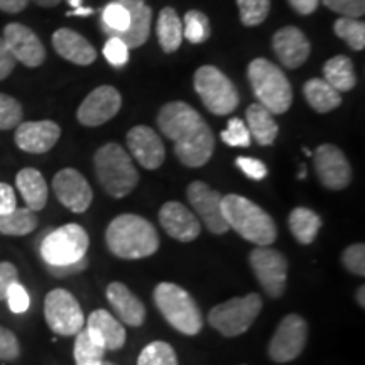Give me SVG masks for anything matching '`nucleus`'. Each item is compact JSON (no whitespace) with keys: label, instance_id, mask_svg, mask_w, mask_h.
Returning a JSON list of instances; mask_svg holds the SVG:
<instances>
[{"label":"nucleus","instance_id":"obj_1","mask_svg":"<svg viewBox=\"0 0 365 365\" xmlns=\"http://www.w3.org/2000/svg\"><path fill=\"white\" fill-rule=\"evenodd\" d=\"M159 129L175 143V153L188 168H202L215 150V137L210 125L193 107L185 102H171L158 115Z\"/></svg>","mask_w":365,"mask_h":365},{"label":"nucleus","instance_id":"obj_2","mask_svg":"<svg viewBox=\"0 0 365 365\" xmlns=\"http://www.w3.org/2000/svg\"><path fill=\"white\" fill-rule=\"evenodd\" d=\"M105 242L115 257L125 261L150 257L159 249L156 227L134 213H124L113 218L105 232Z\"/></svg>","mask_w":365,"mask_h":365},{"label":"nucleus","instance_id":"obj_3","mask_svg":"<svg viewBox=\"0 0 365 365\" xmlns=\"http://www.w3.org/2000/svg\"><path fill=\"white\" fill-rule=\"evenodd\" d=\"M222 213L228 230L257 247H269L277 239V227L267 212L240 195L222 196Z\"/></svg>","mask_w":365,"mask_h":365},{"label":"nucleus","instance_id":"obj_4","mask_svg":"<svg viewBox=\"0 0 365 365\" xmlns=\"http://www.w3.org/2000/svg\"><path fill=\"white\" fill-rule=\"evenodd\" d=\"M93 163L98 182L113 198L130 195L139 182V173L130 156L115 143L102 145L95 154Z\"/></svg>","mask_w":365,"mask_h":365},{"label":"nucleus","instance_id":"obj_5","mask_svg":"<svg viewBox=\"0 0 365 365\" xmlns=\"http://www.w3.org/2000/svg\"><path fill=\"white\" fill-rule=\"evenodd\" d=\"M153 296L159 313L175 330L188 336H195L202 331V312L188 291L175 282H159Z\"/></svg>","mask_w":365,"mask_h":365},{"label":"nucleus","instance_id":"obj_6","mask_svg":"<svg viewBox=\"0 0 365 365\" xmlns=\"http://www.w3.org/2000/svg\"><path fill=\"white\" fill-rule=\"evenodd\" d=\"M247 76L262 107L272 115L287 112L293 103V88L279 66L266 58H257L249 65Z\"/></svg>","mask_w":365,"mask_h":365},{"label":"nucleus","instance_id":"obj_7","mask_svg":"<svg viewBox=\"0 0 365 365\" xmlns=\"http://www.w3.org/2000/svg\"><path fill=\"white\" fill-rule=\"evenodd\" d=\"M90 237L78 223H68L49 232L41 242V257L49 267H68L83 261Z\"/></svg>","mask_w":365,"mask_h":365},{"label":"nucleus","instance_id":"obj_8","mask_svg":"<svg viewBox=\"0 0 365 365\" xmlns=\"http://www.w3.org/2000/svg\"><path fill=\"white\" fill-rule=\"evenodd\" d=\"M262 312V296L249 293L242 298H232L210 309L208 323L227 339L245 333Z\"/></svg>","mask_w":365,"mask_h":365},{"label":"nucleus","instance_id":"obj_9","mask_svg":"<svg viewBox=\"0 0 365 365\" xmlns=\"http://www.w3.org/2000/svg\"><path fill=\"white\" fill-rule=\"evenodd\" d=\"M195 90L205 107L215 115H228L239 105V93L230 80L215 66H202L195 73Z\"/></svg>","mask_w":365,"mask_h":365},{"label":"nucleus","instance_id":"obj_10","mask_svg":"<svg viewBox=\"0 0 365 365\" xmlns=\"http://www.w3.org/2000/svg\"><path fill=\"white\" fill-rule=\"evenodd\" d=\"M44 319L49 330L61 336H75L85 327V314L78 299L61 287L46 294Z\"/></svg>","mask_w":365,"mask_h":365},{"label":"nucleus","instance_id":"obj_11","mask_svg":"<svg viewBox=\"0 0 365 365\" xmlns=\"http://www.w3.org/2000/svg\"><path fill=\"white\" fill-rule=\"evenodd\" d=\"M249 264L259 284L269 298L279 299L287 286V259L279 250L271 247H255L249 254Z\"/></svg>","mask_w":365,"mask_h":365},{"label":"nucleus","instance_id":"obj_12","mask_svg":"<svg viewBox=\"0 0 365 365\" xmlns=\"http://www.w3.org/2000/svg\"><path fill=\"white\" fill-rule=\"evenodd\" d=\"M308 344V323L299 314L291 313L281 319L269 341L267 354L276 364L293 362Z\"/></svg>","mask_w":365,"mask_h":365},{"label":"nucleus","instance_id":"obj_13","mask_svg":"<svg viewBox=\"0 0 365 365\" xmlns=\"http://www.w3.org/2000/svg\"><path fill=\"white\" fill-rule=\"evenodd\" d=\"M314 171L325 188L331 191L345 190L352 181V168L345 154L333 144H323L313 154Z\"/></svg>","mask_w":365,"mask_h":365},{"label":"nucleus","instance_id":"obj_14","mask_svg":"<svg viewBox=\"0 0 365 365\" xmlns=\"http://www.w3.org/2000/svg\"><path fill=\"white\" fill-rule=\"evenodd\" d=\"M186 196L198 220H202L212 234H227L228 225L222 213V195L217 190L210 188L203 181H193L186 190Z\"/></svg>","mask_w":365,"mask_h":365},{"label":"nucleus","instance_id":"obj_15","mask_svg":"<svg viewBox=\"0 0 365 365\" xmlns=\"http://www.w3.org/2000/svg\"><path fill=\"white\" fill-rule=\"evenodd\" d=\"M53 191L58 202L73 213L86 212L93 200V191H91L88 181L80 171L73 170V168H65L54 175Z\"/></svg>","mask_w":365,"mask_h":365},{"label":"nucleus","instance_id":"obj_16","mask_svg":"<svg viewBox=\"0 0 365 365\" xmlns=\"http://www.w3.org/2000/svg\"><path fill=\"white\" fill-rule=\"evenodd\" d=\"M120 107V93L113 86L103 85L88 93V97L80 105L76 117L81 125L98 127L115 117Z\"/></svg>","mask_w":365,"mask_h":365},{"label":"nucleus","instance_id":"obj_17","mask_svg":"<svg viewBox=\"0 0 365 365\" xmlns=\"http://www.w3.org/2000/svg\"><path fill=\"white\" fill-rule=\"evenodd\" d=\"M4 41H6L9 51L16 61L22 63L27 68H38L44 63L46 49L41 39L29 27L17 24H7L4 29Z\"/></svg>","mask_w":365,"mask_h":365},{"label":"nucleus","instance_id":"obj_18","mask_svg":"<svg viewBox=\"0 0 365 365\" xmlns=\"http://www.w3.org/2000/svg\"><path fill=\"white\" fill-rule=\"evenodd\" d=\"M159 223L168 235L185 244L196 240V237L202 234V223L198 217L180 202H168L163 205L159 210Z\"/></svg>","mask_w":365,"mask_h":365},{"label":"nucleus","instance_id":"obj_19","mask_svg":"<svg viewBox=\"0 0 365 365\" xmlns=\"http://www.w3.org/2000/svg\"><path fill=\"white\" fill-rule=\"evenodd\" d=\"M127 145L132 156L145 170H158L166 158V149L156 132L148 125H135L127 134Z\"/></svg>","mask_w":365,"mask_h":365},{"label":"nucleus","instance_id":"obj_20","mask_svg":"<svg viewBox=\"0 0 365 365\" xmlns=\"http://www.w3.org/2000/svg\"><path fill=\"white\" fill-rule=\"evenodd\" d=\"M61 137V129L53 120L21 122L16 130L17 148L29 154H44L51 150Z\"/></svg>","mask_w":365,"mask_h":365},{"label":"nucleus","instance_id":"obj_21","mask_svg":"<svg viewBox=\"0 0 365 365\" xmlns=\"http://www.w3.org/2000/svg\"><path fill=\"white\" fill-rule=\"evenodd\" d=\"M272 48L276 53L277 59L281 61L282 66L296 70L301 65L307 63L312 53V46L298 27L287 26L277 31L272 38Z\"/></svg>","mask_w":365,"mask_h":365},{"label":"nucleus","instance_id":"obj_22","mask_svg":"<svg viewBox=\"0 0 365 365\" xmlns=\"http://www.w3.org/2000/svg\"><path fill=\"white\" fill-rule=\"evenodd\" d=\"M86 333L90 339L102 345L105 350H120L125 345L127 333L125 328L118 319L107 309H95L90 313L88 319H85Z\"/></svg>","mask_w":365,"mask_h":365},{"label":"nucleus","instance_id":"obj_23","mask_svg":"<svg viewBox=\"0 0 365 365\" xmlns=\"http://www.w3.org/2000/svg\"><path fill=\"white\" fill-rule=\"evenodd\" d=\"M107 301L118 317V322L129 327H140L145 322V307L137 296L122 282H110L107 286Z\"/></svg>","mask_w":365,"mask_h":365},{"label":"nucleus","instance_id":"obj_24","mask_svg":"<svg viewBox=\"0 0 365 365\" xmlns=\"http://www.w3.org/2000/svg\"><path fill=\"white\" fill-rule=\"evenodd\" d=\"M53 48L59 56L80 66H88L97 59V51L93 46L83 36L66 27L58 29L53 34Z\"/></svg>","mask_w":365,"mask_h":365},{"label":"nucleus","instance_id":"obj_25","mask_svg":"<svg viewBox=\"0 0 365 365\" xmlns=\"http://www.w3.org/2000/svg\"><path fill=\"white\" fill-rule=\"evenodd\" d=\"M127 7L130 16L129 27L125 33L115 36L120 41H124L129 49L140 48L148 43L150 34V22H153V11L145 4V0H120Z\"/></svg>","mask_w":365,"mask_h":365},{"label":"nucleus","instance_id":"obj_26","mask_svg":"<svg viewBox=\"0 0 365 365\" xmlns=\"http://www.w3.org/2000/svg\"><path fill=\"white\" fill-rule=\"evenodd\" d=\"M16 186L31 212H41L48 203V185L44 176L34 168H24L17 173Z\"/></svg>","mask_w":365,"mask_h":365},{"label":"nucleus","instance_id":"obj_27","mask_svg":"<svg viewBox=\"0 0 365 365\" xmlns=\"http://www.w3.org/2000/svg\"><path fill=\"white\" fill-rule=\"evenodd\" d=\"M245 118H247L245 125H247L249 134L254 137L255 143L261 145H271L276 140L279 125L266 107H262L261 103H252L245 112Z\"/></svg>","mask_w":365,"mask_h":365},{"label":"nucleus","instance_id":"obj_28","mask_svg":"<svg viewBox=\"0 0 365 365\" xmlns=\"http://www.w3.org/2000/svg\"><path fill=\"white\" fill-rule=\"evenodd\" d=\"M303 93L309 107L318 113H328L340 107L341 95L335 88H331L325 80L312 78L303 86Z\"/></svg>","mask_w":365,"mask_h":365},{"label":"nucleus","instance_id":"obj_29","mask_svg":"<svg viewBox=\"0 0 365 365\" xmlns=\"http://www.w3.org/2000/svg\"><path fill=\"white\" fill-rule=\"evenodd\" d=\"M287 225H289L291 234L294 235V239L299 244L309 245L317 239L319 228H322V218L313 210L298 207L289 213Z\"/></svg>","mask_w":365,"mask_h":365},{"label":"nucleus","instance_id":"obj_30","mask_svg":"<svg viewBox=\"0 0 365 365\" xmlns=\"http://www.w3.org/2000/svg\"><path fill=\"white\" fill-rule=\"evenodd\" d=\"M323 75H325L327 83L339 93L350 91L357 83L354 63L352 59L346 56H335L328 59L325 66H323Z\"/></svg>","mask_w":365,"mask_h":365},{"label":"nucleus","instance_id":"obj_31","mask_svg":"<svg viewBox=\"0 0 365 365\" xmlns=\"http://www.w3.org/2000/svg\"><path fill=\"white\" fill-rule=\"evenodd\" d=\"M158 39L164 53H175L182 41V22L175 9L166 7L158 17Z\"/></svg>","mask_w":365,"mask_h":365},{"label":"nucleus","instance_id":"obj_32","mask_svg":"<svg viewBox=\"0 0 365 365\" xmlns=\"http://www.w3.org/2000/svg\"><path fill=\"white\" fill-rule=\"evenodd\" d=\"M38 227V217L29 208H16L11 213L0 215V234L22 237L31 234Z\"/></svg>","mask_w":365,"mask_h":365},{"label":"nucleus","instance_id":"obj_33","mask_svg":"<svg viewBox=\"0 0 365 365\" xmlns=\"http://www.w3.org/2000/svg\"><path fill=\"white\" fill-rule=\"evenodd\" d=\"M105 354L107 350L91 340L86 330L76 333L75 345H73V357L76 365H100L105 360Z\"/></svg>","mask_w":365,"mask_h":365},{"label":"nucleus","instance_id":"obj_34","mask_svg":"<svg viewBox=\"0 0 365 365\" xmlns=\"http://www.w3.org/2000/svg\"><path fill=\"white\" fill-rule=\"evenodd\" d=\"M102 31L108 38H115V36L125 33L127 27H129L130 22V16L129 11L120 0L117 2H110L107 4L102 12Z\"/></svg>","mask_w":365,"mask_h":365},{"label":"nucleus","instance_id":"obj_35","mask_svg":"<svg viewBox=\"0 0 365 365\" xmlns=\"http://www.w3.org/2000/svg\"><path fill=\"white\" fill-rule=\"evenodd\" d=\"M137 365H180L175 349L168 341L156 340L145 345L139 354Z\"/></svg>","mask_w":365,"mask_h":365},{"label":"nucleus","instance_id":"obj_36","mask_svg":"<svg viewBox=\"0 0 365 365\" xmlns=\"http://www.w3.org/2000/svg\"><path fill=\"white\" fill-rule=\"evenodd\" d=\"M333 29H335V34L355 51H362L365 48V24L362 21L352 19V17H340L336 19Z\"/></svg>","mask_w":365,"mask_h":365},{"label":"nucleus","instance_id":"obj_37","mask_svg":"<svg viewBox=\"0 0 365 365\" xmlns=\"http://www.w3.org/2000/svg\"><path fill=\"white\" fill-rule=\"evenodd\" d=\"M212 29H210V21L203 12L190 11L185 16V27H182V36L191 44H202L210 38Z\"/></svg>","mask_w":365,"mask_h":365},{"label":"nucleus","instance_id":"obj_38","mask_svg":"<svg viewBox=\"0 0 365 365\" xmlns=\"http://www.w3.org/2000/svg\"><path fill=\"white\" fill-rule=\"evenodd\" d=\"M242 24L254 27L262 24L271 11V0H237Z\"/></svg>","mask_w":365,"mask_h":365},{"label":"nucleus","instance_id":"obj_39","mask_svg":"<svg viewBox=\"0 0 365 365\" xmlns=\"http://www.w3.org/2000/svg\"><path fill=\"white\" fill-rule=\"evenodd\" d=\"M21 103L11 95L0 93V130H11L16 129L22 122Z\"/></svg>","mask_w":365,"mask_h":365},{"label":"nucleus","instance_id":"obj_40","mask_svg":"<svg viewBox=\"0 0 365 365\" xmlns=\"http://www.w3.org/2000/svg\"><path fill=\"white\" fill-rule=\"evenodd\" d=\"M222 140L230 148H249L250 134L245 122L240 118H230L227 129L222 132Z\"/></svg>","mask_w":365,"mask_h":365},{"label":"nucleus","instance_id":"obj_41","mask_svg":"<svg viewBox=\"0 0 365 365\" xmlns=\"http://www.w3.org/2000/svg\"><path fill=\"white\" fill-rule=\"evenodd\" d=\"M341 264L355 276H365V245L352 244L341 252Z\"/></svg>","mask_w":365,"mask_h":365},{"label":"nucleus","instance_id":"obj_42","mask_svg":"<svg viewBox=\"0 0 365 365\" xmlns=\"http://www.w3.org/2000/svg\"><path fill=\"white\" fill-rule=\"evenodd\" d=\"M103 56L110 65L120 68L129 63V48L118 38H108L103 48Z\"/></svg>","mask_w":365,"mask_h":365},{"label":"nucleus","instance_id":"obj_43","mask_svg":"<svg viewBox=\"0 0 365 365\" xmlns=\"http://www.w3.org/2000/svg\"><path fill=\"white\" fill-rule=\"evenodd\" d=\"M333 12L341 14V17L359 19L365 14V0H322Z\"/></svg>","mask_w":365,"mask_h":365},{"label":"nucleus","instance_id":"obj_44","mask_svg":"<svg viewBox=\"0 0 365 365\" xmlns=\"http://www.w3.org/2000/svg\"><path fill=\"white\" fill-rule=\"evenodd\" d=\"M21 355V345L16 333L6 327H0V360L12 362Z\"/></svg>","mask_w":365,"mask_h":365},{"label":"nucleus","instance_id":"obj_45","mask_svg":"<svg viewBox=\"0 0 365 365\" xmlns=\"http://www.w3.org/2000/svg\"><path fill=\"white\" fill-rule=\"evenodd\" d=\"M6 299L9 303V308H11L12 313L16 314H22L26 313L27 309L31 307V298H29V293L26 291V287L21 284L19 281L14 282V284L9 287L7 294H6Z\"/></svg>","mask_w":365,"mask_h":365},{"label":"nucleus","instance_id":"obj_46","mask_svg":"<svg viewBox=\"0 0 365 365\" xmlns=\"http://www.w3.org/2000/svg\"><path fill=\"white\" fill-rule=\"evenodd\" d=\"M235 164L240 168L242 171H244L245 176L250 178V180L261 181V180H264V178L267 176L266 164H264L262 161H259V159L239 156V158L235 159Z\"/></svg>","mask_w":365,"mask_h":365},{"label":"nucleus","instance_id":"obj_47","mask_svg":"<svg viewBox=\"0 0 365 365\" xmlns=\"http://www.w3.org/2000/svg\"><path fill=\"white\" fill-rule=\"evenodd\" d=\"M19 281V271L12 262H0V301L6 299V294L14 282Z\"/></svg>","mask_w":365,"mask_h":365},{"label":"nucleus","instance_id":"obj_48","mask_svg":"<svg viewBox=\"0 0 365 365\" xmlns=\"http://www.w3.org/2000/svg\"><path fill=\"white\" fill-rule=\"evenodd\" d=\"M16 59H14L12 53L9 51L6 41L4 38H0V80H6L9 75L14 71L16 68Z\"/></svg>","mask_w":365,"mask_h":365},{"label":"nucleus","instance_id":"obj_49","mask_svg":"<svg viewBox=\"0 0 365 365\" xmlns=\"http://www.w3.org/2000/svg\"><path fill=\"white\" fill-rule=\"evenodd\" d=\"M17 208L16 193H14L12 186L7 182H0V215L4 213H11Z\"/></svg>","mask_w":365,"mask_h":365},{"label":"nucleus","instance_id":"obj_50","mask_svg":"<svg viewBox=\"0 0 365 365\" xmlns=\"http://www.w3.org/2000/svg\"><path fill=\"white\" fill-rule=\"evenodd\" d=\"M289 6L294 9L296 12L303 14V16H309L318 9L319 0H287Z\"/></svg>","mask_w":365,"mask_h":365},{"label":"nucleus","instance_id":"obj_51","mask_svg":"<svg viewBox=\"0 0 365 365\" xmlns=\"http://www.w3.org/2000/svg\"><path fill=\"white\" fill-rule=\"evenodd\" d=\"M29 0H0V11L7 14H17L24 11Z\"/></svg>","mask_w":365,"mask_h":365},{"label":"nucleus","instance_id":"obj_52","mask_svg":"<svg viewBox=\"0 0 365 365\" xmlns=\"http://www.w3.org/2000/svg\"><path fill=\"white\" fill-rule=\"evenodd\" d=\"M91 14H93V9L80 7V9H76V11L68 12V16H91Z\"/></svg>","mask_w":365,"mask_h":365},{"label":"nucleus","instance_id":"obj_53","mask_svg":"<svg viewBox=\"0 0 365 365\" xmlns=\"http://www.w3.org/2000/svg\"><path fill=\"white\" fill-rule=\"evenodd\" d=\"M34 4H38L39 7H46V9H49V7H56L59 2H61V0H33Z\"/></svg>","mask_w":365,"mask_h":365},{"label":"nucleus","instance_id":"obj_54","mask_svg":"<svg viewBox=\"0 0 365 365\" xmlns=\"http://www.w3.org/2000/svg\"><path fill=\"white\" fill-rule=\"evenodd\" d=\"M365 286H360L357 289V303L360 304V308L365 307Z\"/></svg>","mask_w":365,"mask_h":365},{"label":"nucleus","instance_id":"obj_55","mask_svg":"<svg viewBox=\"0 0 365 365\" xmlns=\"http://www.w3.org/2000/svg\"><path fill=\"white\" fill-rule=\"evenodd\" d=\"M68 4L73 7V11H76V9L81 7V0H68Z\"/></svg>","mask_w":365,"mask_h":365},{"label":"nucleus","instance_id":"obj_56","mask_svg":"<svg viewBox=\"0 0 365 365\" xmlns=\"http://www.w3.org/2000/svg\"><path fill=\"white\" fill-rule=\"evenodd\" d=\"M100 365H117V364H113V362H107V360H103V362L100 364Z\"/></svg>","mask_w":365,"mask_h":365}]
</instances>
